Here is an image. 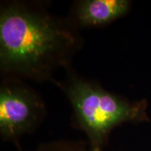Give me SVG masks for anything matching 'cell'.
<instances>
[{
    "instance_id": "cell-5",
    "label": "cell",
    "mask_w": 151,
    "mask_h": 151,
    "mask_svg": "<svg viewBox=\"0 0 151 151\" xmlns=\"http://www.w3.org/2000/svg\"><path fill=\"white\" fill-rule=\"evenodd\" d=\"M22 151V150H19ZM34 151H92L87 142L55 140L40 144ZM105 151V150H104Z\"/></svg>"
},
{
    "instance_id": "cell-2",
    "label": "cell",
    "mask_w": 151,
    "mask_h": 151,
    "mask_svg": "<svg viewBox=\"0 0 151 151\" xmlns=\"http://www.w3.org/2000/svg\"><path fill=\"white\" fill-rule=\"evenodd\" d=\"M66 72L64 81H51L68 98L73 111L72 124L86 134L92 151H104L111 132L119 125L150 121L146 99L130 101L78 76L70 68Z\"/></svg>"
},
{
    "instance_id": "cell-4",
    "label": "cell",
    "mask_w": 151,
    "mask_h": 151,
    "mask_svg": "<svg viewBox=\"0 0 151 151\" xmlns=\"http://www.w3.org/2000/svg\"><path fill=\"white\" fill-rule=\"evenodd\" d=\"M129 0H81L74 4L70 20L76 27H100L125 16L130 10Z\"/></svg>"
},
{
    "instance_id": "cell-3",
    "label": "cell",
    "mask_w": 151,
    "mask_h": 151,
    "mask_svg": "<svg viewBox=\"0 0 151 151\" xmlns=\"http://www.w3.org/2000/svg\"><path fill=\"white\" fill-rule=\"evenodd\" d=\"M46 115L42 97L19 79H4L0 87V136L18 139L37 129Z\"/></svg>"
},
{
    "instance_id": "cell-1",
    "label": "cell",
    "mask_w": 151,
    "mask_h": 151,
    "mask_svg": "<svg viewBox=\"0 0 151 151\" xmlns=\"http://www.w3.org/2000/svg\"><path fill=\"white\" fill-rule=\"evenodd\" d=\"M78 27L40 3L4 2L0 9V70L4 79L51 81L82 46Z\"/></svg>"
}]
</instances>
